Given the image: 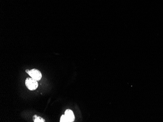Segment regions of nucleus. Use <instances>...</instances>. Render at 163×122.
Masks as SVG:
<instances>
[{"instance_id": "3", "label": "nucleus", "mask_w": 163, "mask_h": 122, "mask_svg": "<svg viewBox=\"0 0 163 122\" xmlns=\"http://www.w3.org/2000/svg\"><path fill=\"white\" fill-rule=\"evenodd\" d=\"M64 115L66 118V122H73L75 119L73 112L70 109H67L64 113Z\"/></svg>"}, {"instance_id": "2", "label": "nucleus", "mask_w": 163, "mask_h": 122, "mask_svg": "<svg viewBox=\"0 0 163 122\" xmlns=\"http://www.w3.org/2000/svg\"><path fill=\"white\" fill-rule=\"evenodd\" d=\"M26 72L30 75L31 78H33L37 81L41 80L42 77V75L40 71L37 69H33L31 70H26Z\"/></svg>"}, {"instance_id": "4", "label": "nucleus", "mask_w": 163, "mask_h": 122, "mask_svg": "<svg viewBox=\"0 0 163 122\" xmlns=\"http://www.w3.org/2000/svg\"><path fill=\"white\" fill-rule=\"evenodd\" d=\"M33 120L34 122H44L45 120L41 118L39 116H37V115H34L33 116Z\"/></svg>"}, {"instance_id": "1", "label": "nucleus", "mask_w": 163, "mask_h": 122, "mask_svg": "<svg viewBox=\"0 0 163 122\" xmlns=\"http://www.w3.org/2000/svg\"><path fill=\"white\" fill-rule=\"evenodd\" d=\"M25 83L26 87L30 91L35 90L38 86V83L37 80H35L34 79L32 78H26Z\"/></svg>"}, {"instance_id": "5", "label": "nucleus", "mask_w": 163, "mask_h": 122, "mask_svg": "<svg viewBox=\"0 0 163 122\" xmlns=\"http://www.w3.org/2000/svg\"><path fill=\"white\" fill-rule=\"evenodd\" d=\"M61 122H66V118L64 115H63L60 119Z\"/></svg>"}]
</instances>
